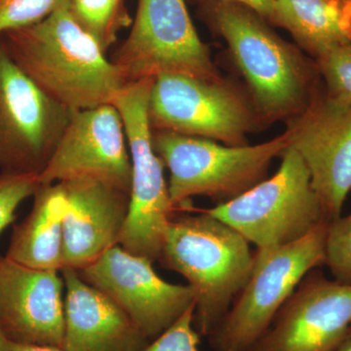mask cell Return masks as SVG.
Segmentation results:
<instances>
[{"label": "cell", "instance_id": "obj_19", "mask_svg": "<svg viewBox=\"0 0 351 351\" xmlns=\"http://www.w3.org/2000/svg\"><path fill=\"white\" fill-rule=\"evenodd\" d=\"M269 21L315 59L351 41V11L343 0H276Z\"/></svg>", "mask_w": 351, "mask_h": 351}, {"label": "cell", "instance_id": "obj_3", "mask_svg": "<svg viewBox=\"0 0 351 351\" xmlns=\"http://www.w3.org/2000/svg\"><path fill=\"white\" fill-rule=\"evenodd\" d=\"M211 13L248 84L260 119H291L302 112L317 91L316 64L306 62L248 7L214 0Z\"/></svg>", "mask_w": 351, "mask_h": 351}, {"label": "cell", "instance_id": "obj_11", "mask_svg": "<svg viewBox=\"0 0 351 351\" xmlns=\"http://www.w3.org/2000/svg\"><path fill=\"white\" fill-rule=\"evenodd\" d=\"M152 263L117 244L77 270L83 280L112 299L151 341L196 302L191 286L163 280Z\"/></svg>", "mask_w": 351, "mask_h": 351}, {"label": "cell", "instance_id": "obj_17", "mask_svg": "<svg viewBox=\"0 0 351 351\" xmlns=\"http://www.w3.org/2000/svg\"><path fill=\"white\" fill-rule=\"evenodd\" d=\"M64 282L63 351H141L151 343L112 299L83 280L77 270H61Z\"/></svg>", "mask_w": 351, "mask_h": 351}, {"label": "cell", "instance_id": "obj_23", "mask_svg": "<svg viewBox=\"0 0 351 351\" xmlns=\"http://www.w3.org/2000/svg\"><path fill=\"white\" fill-rule=\"evenodd\" d=\"M69 0H0V34L40 22Z\"/></svg>", "mask_w": 351, "mask_h": 351}, {"label": "cell", "instance_id": "obj_10", "mask_svg": "<svg viewBox=\"0 0 351 351\" xmlns=\"http://www.w3.org/2000/svg\"><path fill=\"white\" fill-rule=\"evenodd\" d=\"M71 112L43 91L0 45V166L39 174Z\"/></svg>", "mask_w": 351, "mask_h": 351}, {"label": "cell", "instance_id": "obj_8", "mask_svg": "<svg viewBox=\"0 0 351 351\" xmlns=\"http://www.w3.org/2000/svg\"><path fill=\"white\" fill-rule=\"evenodd\" d=\"M154 131L241 147L260 119L252 101L225 80L163 73L154 78L149 106Z\"/></svg>", "mask_w": 351, "mask_h": 351}, {"label": "cell", "instance_id": "obj_26", "mask_svg": "<svg viewBox=\"0 0 351 351\" xmlns=\"http://www.w3.org/2000/svg\"><path fill=\"white\" fill-rule=\"evenodd\" d=\"M226 1L242 4L262 16L263 19L269 20L276 0H226Z\"/></svg>", "mask_w": 351, "mask_h": 351}, {"label": "cell", "instance_id": "obj_5", "mask_svg": "<svg viewBox=\"0 0 351 351\" xmlns=\"http://www.w3.org/2000/svg\"><path fill=\"white\" fill-rule=\"evenodd\" d=\"M328 221L292 243L258 249L248 282L208 338L216 351H249L311 270L325 265Z\"/></svg>", "mask_w": 351, "mask_h": 351}, {"label": "cell", "instance_id": "obj_14", "mask_svg": "<svg viewBox=\"0 0 351 351\" xmlns=\"http://www.w3.org/2000/svg\"><path fill=\"white\" fill-rule=\"evenodd\" d=\"M351 326V286L311 270L249 351H332Z\"/></svg>", "mask_w": 351, "mask_h": 351}, {"label": "cell", "instance_id": "obj_18", "mask_svg": "<svg viewBox=\"0 0 351 351\" xmlns=\"http://www.w3.org/2000/svg\"><path fill=\"white\" fill-rule=\"evenodd\" d=\"M66 198L59 182L40 184L31 213L14 230L6 257L32 269L61 271Z\"/></svg>", "mask_w": 351, "mask_h": 351}, {"label": "cell", "instance_id": "obj_7", "mask_svg": "<svg viewBox=\"0 0 351 351\" xmlns=\"http://www.w3.org/2000/svg\"><path fill=\"white\" fill-rule=\"evenodd\" d=\"M274 176L243 195L209 209H200L223 221L258 249L292 243L327 221L311 184L306 164L287 147Z\"/></svg>", "mask_w": 351, "mask_h": 351}, {"label": "cell", "instance_id": "obj_21", "mask_svg": "<svg viewBox=\"0 0 351 351\" xmlns=\"http://www.w3.org/2000/svg\"><path fill=\"white\" fill-rule=\"evenodd\" d=\"M315 60L328 96L351 104V41L323 53Z\"/></svg>", "mask_w": 351, "mask_h": 351}, {"label": "cell", "instance_id": "obj_13", "mask_svg": "<svg viewBox=\"0 0 351 351\" xmlns=\"http://www.w3.org/2000/svg\"><path fill=\"white\" fill-rule=\"evenodd\" d=\"M78 177L95 178L130 193L128 143L121 117L113 105L71 112L38 181L49 184Z\"/></svg>", "mask_w": 351, "mask_h": 351}, {"label": "cell", "instance_id": "obj_29", "mask_svg": "<svg viewBox=\"0 0 351 351\" xmlns=\"http://www.w3.org/2000/svg\"><path fill=\"white\" fill-rule=\"evenodd\" d=\"M0 351H12L11 350L10 341L7 339L1 326H0Z\"/></svg>", "mask_w": 351, "mask_h": 351}, {"label": "cell", "instance_id": "obj_4", "mask_svg": "<svg viewBox=\"0 0 351 351\" xmlns=\"http://www.w3.org/2000/svg\"><path fill=\"white\" fill-rule=\"evenodd\" d=\"M156 154L170 172L168 189L176 213L189 211L191 198L228 202L265 180L272 160L288 147L286 132L269 142L232 147L167 131H154Z\"/></svg>", "mask_w": 351, "mask_h": 351}, {"label": "cell", "instance_id": "obj_9", "mask_svg": "<svg viewBox=\"0 0 351 351\" xmlns=\"http://www.w3.org/2000/svg\"><path fill=\"white\" fill-rule=\"evenodd\" d=\"M112 62L127 83L163 73L223 80L184 0H138L130 34Z\"/></svg>", "mask_w": 351, "mask_h": 351}, {"label": "cell", "instance_id": "obj_27", "mask_svg": "<svg viewBox=\"0 0 351 351\" xmlns=\"http://www.w3.org/2000/svg\"><path fill=\"white\" fill-rule=\"evenodd\" d=\"M11 350L12 351H63L62 348L55 346L23 345V343H11Z\"/></svg>", "mask_w": 351, "mask_h": 351}, {"label": "cell", "instance_id": "obj_15", "mask_svg": "<svg viewBox=\"0 0 351 351\" xmlns=\"http://www.w3.org/2000/svg\"><path fill=\"white\" fill-rule=\"evenodd\" d=\"M60 274L0 256V326L11 343L62 348L64 282Z\"/></svg>", "mask_w": 351, "mask_h": 351}, {"label": "cell", "instance_id": "obj_12", "mask_svg": "<svg viewBox=\"0 0 351 351\" xmlns=\"http://www.w3.org/2000/svg\"><path fill=\"white\" fill-rule=\"evenodd\" d=\"M288 147L302 157L327 221L341 217L351 191V104L317 90L289 119Z\"/></svg>", "mask_w": 351, "mask_h": 351}, {"label": "cell", "instance_id": "obj_6", "mask_svg": "<svg viewBox=\"0 0 351 351\" xmlns=\"http://www.w3.org/2000/svg\"><path fill=\"white\" fill-rule=\"evenodd\" d=\"M154 78L129 82L112 105L123 122L132 166L130 203L119 245L154 263L160 258L164 235L176 213L164 163L154 147L147 106Z\"/></svg>", "mask_w": 351, "mask_h": 351}, {"label": "cell", "instance_id": "obj_28", "mask_svg": "<svg viewBox=\"0 0 351 351\" xmlns=\"http://www.w3.org/2000/svg\"><path fill=\"white\" fill-rule=\"evenodd\" d=\"M332 351H351V326L348 328V332L339 341V345Z\"/></svg>", "mask_w": 351, "mask_h": 351}, {"label": "cell", "instance_id": "obj_30", "mask_svg": "<svg viewBox=\"0 0 351 351\" xmlns=\"http://www.w3.org/2000/svg\"><path fill=\"white\" fill-rule=\"evenodd\" d=\"M343 2L348 6V8L350 9L351 11V0H343Z\"/></svg>", "mask_w": 351, "mask_h": 351}, {"label": "cell", "instance_id": "obj_1", "mask_svg": "<svg viewBox=\"0 0 351 351\" xmlns=\"http://www.w3.org/2000/svg\"><path fill=\"white\" fill-rule=\"evenodd\" d=\"M5 34L4 46L14 62L69 112L112 105L127 84L69 3L36 24Z\"/></svg>", "mask_w": 351, "mask_h": 351}, {"label": "cell", "instance_id": "obj_25", "mask_svg": "<svg viewBox=\"0 0 351 351\" xmlns=\"http://www.w3.org/2000/svg\"><path fill=\"white\" fill-rule=\"evenodd\" d=\"M195 306L141 351H200L199 332L195 326Z\"/></svg>", "mask_w": 351, "mask_h": 351}, {"label": "cell", "instance_id": "obj_20", "mask_svg": "<svg viewBox=\"0 0 351 351\" xmlns=\"http://www.w3.org/2000/svg\"><path fill=\"white\" fill-rule=\"evenodd\" d=\"M69 8L105 51L117 40L121 27L129 24L122 0H69Z\"/></svg>", "mask_w": 351, "mask_h": 351}, {"label": "cell", "instance_id": "obj_24", "mask_svg": "<svg viewBox=\"0 0 351 351\" xmlns=\"http://www.w3.org/2000/svg\"><path fill=\"white\" fill-rule=\"evenodd\" d=\"M40 186L36 173L5 172L0 176V232L12 223L18 207Z\"/></svg>", "mask_w": 351, "mask_h": 351}, {"label": "cell", "instance_id": "obj_2", "mask_svg": "<svg viewBox=\"0 0 351 351\" xmlns=\"http://www.w3.org/2000/svg\"><path fill=\"white\" fill-rule=\"evenodd\" d=\"M174 215L164 235L159 262L184 276L195 291V326L209 337L250 278L254 254L232 226L191 207Z\"/></svg>", "mask_w": 351, "mask_h": 351}, {"label": "cell", "instance_id": "obj_22", "mask_svg": "<svg viewBox=\"0 0 351 351\" xmlns=\"http://www.w3.org/2000/svg\"><path fill=\"white\" fill-rule=\"evenodd\" d=\"M324 265L335 281L351 286V213L328 221Z\"/></svg>", "mask_w": 351, "mask_h": 351}, {"label": "cell", "instance_id": "obj_16", "mask_svg": "<svg viewBox=\"0 0 351 351\" xmlns=\"http://www.w3.org/2000/svg\"><path fill=\"white\" fill-rule=\"evenodd\" d=\"M59 182L66 198L63 269L80 270L119 244L130 193L95 178Z\"/></svg>", "mask_w": 351, "mask_h": 351}]
</instances>
